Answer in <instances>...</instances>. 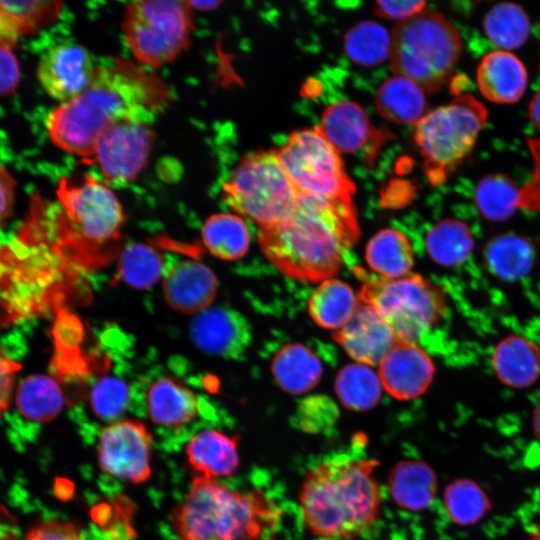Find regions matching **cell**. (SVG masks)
<instances>
[{"label": "cell", "mask_w": 540, "mask_h": 540, "mask_svg": "<svg viewBox=\"0 0 540 540\" xmlns=\"http://www.w3.org/2000/svg\"><path fill=\"white\" fill-rule=\"evenodd\" d=\"M170 100L169 88L156 74L141 64L116 57L97 67L81 94L55 107L46 127L58 148L88 160L109 127L130 119L153 122Z\"/></svg>", "instance_id": "1"}, {"label": "cell", "mask_w": 540, "mask_h": 540, "mask_svg": "<svg viewBox=\"0 0 540 540\" xmlns=\"http://www.w3.org/2000/svg\"><path fill=\"white\" fill-rule=\"evenodd\" d=\"M359 234L351 199H326L299 193L291 213L278 224L260 228L266 257L286 275L323 281L341 267Z\"/></svg>", "instance_id": "2"}, {"label": "cell", "mask_w": 540, "mask_h": 540, "mask_svg": "<svg viewBox=\"0 0 540 540\" xmlns=\"http://www.w3.org/2000/svg\"><path fill=\"white\" fill-rule=\"evenodd\" d=\"M376 459L338 455L312 467L299 492L302 519L315 536L350 540L378 520L382 491Z\"/></svg>", "instance_id": "3"}, {"label": "cell", "mask_w": 540, "mask_h": 540, "mask_svg": "<svg viewBox=\"0 0 540 540\" xmlns=\"http://www.w3.org/2000/svg\"><path fill=\"white\" fill-rule=\"evenodd\" d=\"M279 520L262 492H240L202 475L171 515L179 540H274Z\"/></svg>", "instance_id": "4"}, {"label": "cell", "mask_w": 540, "mask_h": 540, "mask_svg": "<svg viewBox=\"0 0 540 540\" xmlns=\"http://www.w3.org/2000/svg\"><path fill=\"white\" fill-rule=\"evenodd\" d=\"M57 198L60 206L51 217V236L66 263L89 264L119 240L125 215L107 184L90 175L78 181L61 178Z\"/></svg>", "instance_id": "5"}, {"label": "cell", "mask_w": 540, "mask_h": 540, "mask_svg": "<svg viewBox=\"0 0 540 540\" xmlns=\"http://www.w3.org/2000/svg\"><path fill=\"white\" fill-rule=\"evenodd\" d=\"M390 63L425 93L440 90L450 78L463 49L458 30L440 13L423 10L399 22L391 34Z\"/></svg>", "instance_id": "6"}, {"label": "cell", "mask_w": 540, "mask_h": 540, "mask_svg": "<svg viewBox=\"0 0 540 540\" xmlns=\"http://www.w3.org/2000/svg\"><path fill=\"white\" fill-rule=\"evenodd\" d=\"M488 112L472 94L464 93L416 124L414 141L432 184H441L473 149Z\"/></svg>", "instance_id": "7"}, {"label": "cell", "mask_w": 540, "mask_h": 540, "mask_svg": "<svg viewBox=\"0 0 540 540\" xmlns=\"http://www.w3.org/2000/svg\"><path fill=\"white\" fill-rule=\"evenodd\" d=\"M298 196L274 151L247 154L222 185V197L235 214L249 218L260 228L284 220Z\"/></svg>", "instance_id": "8"}, {"label": "cell", "mask_w": 540, "mask_h": 540, "mask_svg": "<svg viewBox=\"0 0 540 540\" xmlns=\"http://www.w3.org/2000/svg\"><path fill=\"white\" fill-rule=\"evenodd\" d=\"M360 299L386 319L398 341L416 344L440 323L446 311L443 290L418 274L394 279L366 276Z\"/></svg>", "instance_id": "9"}, {"label": "cell", "mask_w": 540, "mask_h": 540, "mask_svg": "<svg viewBox=\"0 0 540 540\" xmlns=\"http://www.w3.org/2000/svg\"><path fill=\"white\" fill-rule=\"evenodd\" d=\"M188 1L140 0L126 4L122 28L126 43L141 65L160 68L189 46L193 31Z\"/></svg>", "instance_id": "10"}, {"label": "cell", "mask_w": 540, "mask_h": 540, "mask_svg": "<svg viewBox=\"0 0 540 540\" xmlns=\"http://www.w3.org/2000/svg\"><path fill=\"white\" fill-rule=\"evenodd\" d=\"M274 152L299 193L351 199L355 192L340 153L318 127L293 132Z\"/></svg>", "instance_id": "11"}, {"label": "cell", "mask_w": 540, "mask_h": 540, "mask_svg": "<svg viewBox=\"0 0 540 540\" xmlns=\"http://www.w3.org/2000/svg\"><path fill=\"white\" fill-rule=\"evenodd\" d=\"M155 137L151 121H121L103 132L88 160L99 167L107 183H129L145 167Z\"/></svg>", "instance_id": "12"}, {"label": "cell", "mask_w": 540, "mask_h": 540, "mask_svg": "<svg viewBox=\"0 0 540 540\" xmlns=\"http://www.w3.org/2000/svg\"><path fill=\"white\" fill-rule=\"evenodd\" d=\"M152 436L137 420L122 419L104 426L97 442L98 464L102 472L134 484L151 475Z\"/></svg>", "instance_id": "13"}, {"label": "cell", "mask_w": 540, "mask_h": 540, "mask_svg": "<svg viewBox=\"0 0 540 540\" xmlns=\"http://www.w3.org/2000/svg\"><path fill=\"white\" fill-rule=\"evenodd\" d=\"M97 67L87 49L74 43H62L41 55L36 76L47 95L64 103L89 86Z\"/></svg>", "instance_id": "14"}, {"label": "cell", "mask_w": 540, "mask_h": 540, "mask_svg": "<svg viewBox=\"0 0 540 540\" xmlns=\"http://www.w3.org/2000/svg\"><path fill=\"white\" fill-rule=\"evenodd\" d=\"M190 336L202 352L238 360L244 357L252 342V327L239 311L211 306L194 316Z\"/></svg>", "instance_id": "15"}, {"label": "cell", "mask_w": 540, "mask_h": 540, "mask_svg": "<svg viewBox=\"0 0 540 540\" xmlns=\"http://www.w3.org/2000/svg\"><path fill=\"white\" fill-rule=\"evenodd\" d=\"M334 337L351 358L369 366L379 365L398 342L386 319L363 301Z\"/></svg>", "instance_id": "16"}, {"label": "cell", "mask_w": 540, "mask_h": 540, "mask_svg": "<svg viewBox=\"0 0 540 540\" xmlns=\"http://www.w3.org/2000/svg\"><path fill=\"white\" fill-rule=\"evenodd\" d=\"M435 367L427 352L416 343L398 341L379 364L382 387L398 400L421 396L432 383Z\"/></svg>", "instance_id": "17"}, {"label": "cell", "mask_w": 540, "mask_h": 540, "mask_svg": "<svg viewBox=\"0 0 540 540\" xmlns=\"http://www.w3.org/2000/svg\"><path fill=\"white\" fill-rule=\"evenodd\" d=\"M218 289L214 272L195 260H183L163 276L165 302L173 310L194 316L211 307Z\"/></svg>", "instance_id": "18"}, {"label": "cell", "mask_w": 540, "mask_h": 540, "mask_svg": "<svg viewBox=\"0 0 540 540\" xmlns=\"http://www.w3.org/2000/svg\"><path fill=\"white\" fill-rule=\"evenodd\" d=\"M476 81L480 93L497 104L517 102L527 87V71L521 60L513 53L495 50L480 61Z\"/></svg>", "instance_id": "19"}, {"label": "cell", "mask_w": 540, "mask_h": 540, "mask_svg": "<svg viewBox=\"0 0 540 540\" xmlns=\"http://www.w3.org/2000/svg\"><path fill=\"white\" fill-rule=\"evenodd\" d=\"M491 364L502 384L526 388L540 377V347L523 335L505 336L494 347Z\"/></svg>", "instance_id": "20"}, {"label": "cell", "mask_w": 540, "mask_h": 540, "mask_svg": "<svg viewBox=\"0 0 540 540\" xmlns=\"http://www.w3.org/2000/svg\"><path fill=\"white\" fill-rule=\"evenodd\" d=\"M239 438L215 429L195 434L186 446L190 467L209 478L226 477L239 467Z\"/></svg>", "instance_id": "21"}, {"label": "cell", "mask_w": 540, "mask_h": 540, "mask_svg": "<svg viewBox=\"0 0 540 540\" xmlns=\"http://www.w3.org/2000/svg\"><path fill=\"white\" fill-rule=\"evenodd\" d=\"M146 406L151 421L164 427H180L198 412L197 395L173 377H161L148 388Z\"/></svg>", "instance_id": "22"}, {"label": "cell", "mask_w": 540, "mask_h": 540, "mask_svg": "<svg viewBox=\"0 0 540 540\" xmlns=\"http://www.w3.org/2000/svg\"><path fill=\"white\" fill-rule=\"evenodd\" d=\"M339 153H353L372 140V129L364 109L351 101H340L324 111L318 127Z\"/></svg>", "instance_id": "23"}, {"label": "cell", "mask_w": 540, "mask_h": 540, "mask_svg": "<svg viewBox=\"0 0 540 540\" xmlns=\"http://www.w3.org/2000/svg\"><path fill=\"white\" fill-rule=\"evenodd\" d=\"M388 489L395 504L409 511H421L433 501L437 476L425 462L404 460L391 470Z\"/></svg>", "instance_id": "24"}, {"label": "cell", "mask_w": 540, "mask_h": 540, "mask_svg": "<svg viewBox=\"0 0 540 540\" xmlns=\"http://www.w3.org/2000/svg\"><path fill=\"white\" fill-rule=\"evenodd\" d=\"M271 370L283 391L298 395L312 390L318 384L323 367L310 348L300 343H291L277 351Z\"/></svg>", "instance_id": "25"}, {"label": "cell", "mask_w": 540, "mask_h": 540, "mask_svg": "<svg viewBox=\"0 0 540 540\" xmlns=\"http://www.w3.org/2000/svg\"><path fill=\"white\" fill-rule=\"evenodd\" d=\"M361 299L346 282L328 278L320 282L308 299L314 322L326 329H341L354 315Z\"/></svg>", "instance_id": "26"}, {"label": "cell", "mask_w": 540, "mask_h": 540, "mask_svg": "<svg viewBox=\"0 0 540 540\" xmlns=\"http://www.w3.org/2000/svg\"><path fill=\"white\" fill-rule=\"evenodd\" d=\"M425 92L412 80L395 75L384 81L376 95L379 113L398 124H417L426 114Z\"/></svg>", "instance_id": "27"}, {"label": "cell", "mask_w": 540, "mask_h": 540, "mask_svg": "<svg viewBox=\"0 0 540 540\" xmlns=\"http://www.w3.org/2000/svg\"><path fill=\"white\" fill-rule=\"evenodd\" d=\"M365 259L380 277L394 279L410 274L414 254L410 241L402 232L387 228L369 240Z\"/></svg>", "instance_id": "28"}, {"label": "cell", "mask_w": 540, "mask_h": 540, "mask_svg": "<svg viewBox=\"0 0 540 540\" xmlns=\"http://www.w3.org/2000/svg\"><path fill=\"white\" fill-rule=\"evenodd\" d=\"M201 236L208 252L222 260H237L243 257L251 240L244 220L231 213L210 216L202 227Z\"/></svg>", "instance_id": "29"}, {"label": "cell", "mask_w": 540, "mask_h": 540, "mask_svg": "<svg viewBox=\"0 0 540 540\" xmlns=\"http://www.w3.org/2000/svg\"><path fill=\"white\" fill-rule=\"evenodd\" d=\"M532 244L516 234H502L493 238L484 251V261L489 271L506 281L517 280L532 268Z\"/></svg>", "instance_id": "30"}, {"label": "cell", "mask_w": 540, "mask_h": 540, "mask_svg": "<svg viewBox=\"0 0 540 540\" xmlns=\"http://www.w3.org/2000/svg\"><path fill=\"white\" fill-rule=\"evenodd\" d=\"M428 255L439 265L458 266L474 249V238L469 227L457 219H443L430 228L426 235Z\"/></svg>", "instance_id": "31"}, {"label": "cell", "mask_w": 540, "mask_h": 540, "mask_svg": "<svg viewBox=\"0 0 540 540\" xmlns=\"http://www.w3.org/2000/svg\"><path fill=\"white\" fill-rule=\"evenodd\" d=\"M16 404L27 419L48 422L59 415L64 406V395L58 382L47 375H32L18 387Z\"/></svg>", "instance_id": "32"}, {"label": "cell", "mask_w": 540, "mask_h": 540, "mask_svg": "<svg viewBox=\"0 0 540 540\" xmlns=\"http://www.w3.org/2000/svg\"><path fill=\"white\" fill-rule=\"evenodd\" d=\"M382 388L380 377L371 366L358 362L343 367L335 380V391L341 404L354 411H366L376 406Z\"/></svg>", "instance_id": "33"}, {"label": "cell", "mask_w": 540, "mask_h": 540, "mask_svg": "<svg viewBox=\"0 0 540 540\" xmlns=\"http://www.w3.org/2000/svg\"><path fill=\"white\" fill-rule=\"evenodd\" d=\"M483 26L489 40L505 51L521 47L530 31L527 14L511 2L493 6L485 16Z\"/></svg>", "instance_id": "34"}, {"label": "cell", "mask_w": 540, "mask_h": 540, "mask_svg": "<svg viewBox=\"0 0 540 540\" xmlns=\"http://www.w3.org/2000/svg\"><path fill=\"white\" fill-rule=\"evenodd\" d=\"M117 270L129 286L147 289L164 276V258L149 245L133 243L121 252Z\"/></svg>", "instance_id": "35"}, {"label": "cell", "mask_w": 540, "mask_h": 540, "mask_svg": "<svg viewBox=\"0 0 540 540\" xmlns=\"http://www.w3.org/2000/svg\"><path fill=\"white\" fill-rule=\"evenodd\" d=\"M391 35L380 24L364 21L353 26L346 34L344 48L356 64L378 65L390 56Z\"/></svg>", "instance_id": "36"}, {"label": "cell", "mask_w": 540, "mask_h": 540, "mask_svg": "<svg viewBox=\"0 0 540 540\" xmlns=\"http://www.w3.org/2000/svg\"><path fill=\"white\" fill-rule=\"evenodd\" d=\"M520 194L506 176L491 175L479 182L475 191V203L485 218L501 221L510 217L520 206Z\"/></svg>", "instance_id": "37"}, {"label": "cell", "mask_w": 540, "mask_h": 540, "mask_svg": "<svg viewBox=\"0 0 540 540\" xmlns=\"http://www.w3.org/2000/svg\"><path fill=\"white\" fill-rule=\"evenodd\" d=\"M443 499L447 514L459 525L476 523L490 509L484 491L469 479L451 482L445 489Z\"/></svg>", "instance_id": "38"}, {"label": "cell", "mask_w": 540, "mask_h": 540, "mask_svg": "<svg viewBox=\"0 0 540 540\" xmlns=\"http://www.w3.org/2000/svg\"><path fill=\"white\" fill-rule=\"evenodd\" d=\"M340 416L336 402L327 395L315 394L302 399L292 416V424L308 434L331 430Z\"/></svg>", "instance_id": "39"}, {"label": "cell", "mask_w": 540, "mask_h": 540, "mask_svg": "<svg viewBox=\"0 0 540 540\" xmlns=\"http://www.w3.org/2000/svg\"><path fill=\"white\" fill-rule=\"evenodd\" d=\"M0 3L14 18L22 36L39 32L54 23L63 6L62 2L52 0H0Z\"/></svg>", "instance_id": "40"}, {"label": "cell", "mask_w": 540, "mask_h": 540, "mask_svg": "<svg viewBox=\"0 0 540 540\" xmlns=\"http://www.w3.org/2000/svg\"><path fill=\"white\" fill-rule=\"evenodd\" d=\"M127 384L115 376H104L92 387L90 406L95 416L103 420H114L121 416L129 402Z\"/></svg>", "instance_id": "41"}, {"label": "cell", "mask_w": 540, "mask_h": 540, "mask_svg": "<svg viewBox=\"0 0 540 540\" xmlns=\"http://www.w3.org/2000/svg\"><path fill=\"white\" fill-rule=\"evenodd\" d=\"M23 540H86L81 529L68 521H44L31 528Z\"/></svg>", "instance_id": "42"}, {"label": "cell", "mask_w": 540, "mask_h": 540, "mask_svg": "<svg viewBox=\"0 0 540 540\" xmlns=\"http://www.w3.org/2000/svg\"><path fill=\"white\" fill-rule=\"evenodd\" d=\"M426 1H377L374 13L399 22L406 21L425 10ZM398 22V23H399Z\"/></svg>", "instance_id": "43"}, {"label": "cell", "mask_w": 540, "mask_h": 540, "mask_svg": "<svg viewBox=\"0 0 540 540\" xmlns=\"http://www.w3.org/2000/svg\"><path fill=\"white\" fill-rule=\"evenodd\" d=\"M20 81V69L11 48L0 46V96L12 94Z\"/></svg>", "instance_id": "44"}, {"label": "cell", "mask_w": 540, "mask_h": 540, "mask_svg": "<svg viewBox=\"0 0 540 540\" xmlns=\"http://www.w3.org/2000/svg\"><path fill=\"white\" fill-rule=\"evenodd\" d=\"M21 365L8 358L0 349V417L8 409Z\"/></svg>", "instance_id": "45"}, {"label": "cell", "mask_w": 540, "mask_h": 540, "mask_svg": "<svg viewBox=\"0 0 540 540\" xmlns=\"http://www.w3.org/2000/svg\"><path fill=\"white\" fill-rule=\"evenodd\" d=\"M16 193V181L7 168L0 165V227L10 218Z\"/></svg>", "instance_id": "46"}, {"label": "cell", "mask_w": 540, "mask_h": 540, "mask_svg": "<svg viewBox=\"0 0 540 540\" xmlns=\"http://www.w3.org/2000/svg\"><path fill=\"white\" fill-rule=\"evenodd\" d=\"M21 36L16 21L0 3V46L12 48Z\"/></svg>", "instance_id": "47"}, {"label": "cell", "mask_w": 540, "mask_h": 540, "mask_svg": "<svg viewBox=\"0 0 540 540\" xmlns=\"http://www.w3.org/2000/svg\"><path fill=\"white\" fill-rule=\"evenodd\" d=\"M15 527L12 516L0 505V540H14Z\"/></svg>", "instance_id": "48"}, {"label": "cell", "mask_w": 540, "mask_h": 540, "mask_svg": "<svg viewBox=\"0 0 540 540\" xmlns=\"http://www.w3.org/2000/svg\"><path fill=\"white\" fill-rule=\"evenodd\" d=\"M529 117L533 125L540 131V90L533 96L529 104Z\"/></svg>", "instance_id": "49"}, {"label": "cell", "mask_w": 540, "mask_h": 540, "mask_svg": "<svg viewBox=\"0 0 540 540\" xmlns=\"http://www.w3.org/2000/svg\"><path fill=\"white\" fill-rule=\"evenodd\" d=\"M192 9L208 11L217 8L220 5L218 1H188Z\"/></svg>", "instance_id": "50"}, {"label": "cell", "mask_w": 540, "mask_h": 540, "mask_svg": "<svg viewBox=\"0 0 540 540\" xmlns=\"http://www.w3.org/2000/svg\"><path fill=\"white\" fill-rule=\"evenodd\" d=\"M532 427L535 435L540 439V401L534 408L532 416Z\"/></svg>", "instance_id": "51"}, {"label": "cell", "mask_w": 540, "mask_h": 540, "mask_svg": "<svg viewBox=\"0 0 540 540\" xmlns=\"http://www.w3.org/2000/svg\"><path fill=\"white\" fill-rule=\"evenodd\" d=\"M532 540H540V526L532 534Z\"/></svg>", "instance_id": "52"}]
</instances>
